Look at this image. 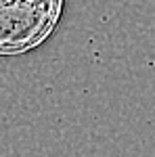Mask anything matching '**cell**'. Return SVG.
<instances>
[{
    "label": "cell",
    "instance_id": "obj_1",
    "mask_svg": "<svg viewBox=\"0 0 155 157\" xmlns=\"http://www.w3.org/2000/svg\"><path fill=\"white\" fill-rule=\"evenodd\" d=\"M61 0H0V52L34 48L50 34Z\"/></svg>",
    "mask_w": 155,
    "mask_h": 157
}]
</instances>
